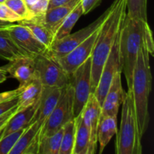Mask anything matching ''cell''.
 <instances>
[{
  "mask_svg": "<svg viewBox=\"0 0 154 154\" xmlns=\"http://www.w3.org/2000/svg\"><path fill=\"white\" fill-rule=\"evenodd\" d=\"M22 56H26L9 35L5 25L0 26V60L11 61Z\"/></svg>",
  "mask_w": 154,
  "mask_h": 154,
  "instance_id": "obj_23",
  "label": "cell"
},
{
  "mask_svg": "<svg viewBox=\"0 0 154 154\" xmlns=\"http://www.w3.org/2000/svg\"><path fill=\"white\" fill-rule=\"evenodd\" d=\"M82 15H84V12L81 0V2L75 6V8L68 14L62 25L58 29L56 34L54 35V41L58 40L70 34L73 27Z\"/></svg>",
  "mask_w": 154,
  "mask_h": 154,
  "instance_id": "obj_24",
  "label": "cell"
},
{
  "mask_svg": "<svg viewBox=\"0 0 154 154\" xmlns=\"http://www.w3.org/2000/svg\"><path fill=\"white\" fill-rule=\"evenodd\" d=\"M153 55L147 45L140 48L132 74V87L135 114L142 137L147 131L150 122L148 99L152 87V75L150 55Z\"/></svg>",
  "mask_w": 154,
  "mask_h": 154,
  "instance_id": "obj_3",
  "label": "cell"
},
{
  "mask_svg": "<svg viewBox=\"0 0 154 154\" xmlns=\"http://www.w3.org/2000/svg\"><path fill=\"white\" fill-rule=\"evenodd\" d=\"M5 0H0V3H4Z\"/></svg>",
  "mask_w": 154,
  "mask_h": 154,
  "instance_id": "obj_40",
  "label": "cell"
},
{
  "mask_svg": "<svg viewBox=\"0 0 154 154\" xmlns=\"http://www.w3.org/2000/svg\"><path fill=\"white\" fill-rule=\"evenodd\" d=\"M24 130L25 129H20L2 137L0 139V154H9Z\"/></svg>",
  "mask_w": 154,
  "mask_h": 154,
  "instance_id": "obj_28",
  "label": "cell"
},
{
  "mask_svg": "<svg viewBox=\"0 0 154 154\" xmlns=\"http://www.w3.org/2000/svg\"><path fill=\"white\" fill-rule=\"evenodd\" d=\"M42 89L43 86L38 77L21 87L20 93L17 96V111H21L37 102L40 99Z\"/></svg>",
  "mask_w": 154,
  "mask_h": 154,
  "instance_id": "obj_19",
  "label": "cell"
},
{
  "mask_svg": "<svg viewBox=\"0 0 154 154\" xmlns=\"http://www.w3.org/2000/svg\"><path fill=\"white\" fill-rule=\"evenodd\" d=\"M62 90L58 87H43L39 99L38 108L35 115V120H38L42 126L58 102Z\"/></svg>",
  "mask_w": 154,
  "mask_h": 154,
  "instance_id": "obj_17",
  "label": "cell"
},
{
  "mask_svg": "<svg viewBox=\"0 0 154 154\" xmlns=\"http://www.w3.org/2000/svg\"><path fill=\"white\" fill-rule=\"evenodd\" d=\"M73 100V88L69 83L63 88L58 102L41 128L40 140L44 137L49 136L57 132L75 118Z\"/></svg>",
  "mask_w": 154,
  "mask_h": 154,
  "instance_id": "obj_5",
  "label": "cell"
},
{
  "mask_svg": "<svg viewBox=\"0 0 154 154\" xmlns=\"http://www.w3.org/2000/svg\"><path fill=\"white\" fill-rule=\"evenodd\" d=\"M17 105V97L0 103V115Z\"/></svg>",
  "mask_w": 154,
  "mask_h": 154,
  "instance_id": "obj_35",
  "label": "cell"
},
{
  "mask_svg": "<svg viewBox=\"0 0 154 154\" xmlns=\"http://www.w3.org/2000/svg\"><path fill=\"white\" fill-rule=\"evenodd\" d=\"M99 29L100 27L81 45L74 48L64 57L57 60L68 75H72L87 59L91 57L95 44L97 40Z\"/></svg>",
  "mask_w": 154,
  "mask_h": 154,
  "instance_id": "obj_11",
  "label": "cell"
},
{
  "mask_svg": "<svg viewBox=\"0 0 154 154\" xmlns=\"http://www.w3.org/2000/svg\"><path fill=\"white\" fill-rule=\"evenodd\" d=\"M69 84L73 88L74 117H77L91 94V57L69 75Z\"/></svg>",
  "mask_w": 154,
  "mask_h": 154,
  "instance_id": "obj_8",
  "label": "cell"
},
{
  "mask_svg": "<svg viewBox=\"0 0 154 154\" xmlns=\"http://www.w3.org/2000/svg\"><path fill=\"white\" fill-rule=\"evenodd\" d=\"M126 16L147 21V0H126Z\"/></svg>",
  "mask_w": 154,
  "mask_h": 154,
  "instance_id": "obj_27",
  "label": "cell"
},
{
  "mask_svg": "<svg viewBox=\"0 0 154 154\" xmlns=\"http://www.w3.org/2000/svg\"><path fill=\"white\" fill-rule=\"evenodd\" d=\"M118 72H122V69L120 60V53H119L118 37H117L104 64L97 87L93 93L97 99L99 103L100 104V106L103 102L107 91L114 76Z\"/></svg>",
  "mask_w": 154,
  "mask_h": 154,
  "instance_id": "obj_10",
  "label": "cell"
},
{
  "mask_svg": "<svg viewBox=\"0 0 154 154\" xmlns=\"http://www.w3.org/2000/svg\"><path fill=\"white\" fill-rule=\"evenodd\" d=\"M38 105L39 100L21 111H17L5 126L3 136L15 131L26 129L33 123L35 121V115L38 111Z\"/></svg>",
  "mask_w": 154,
  "mask_h": 154,
  "instance_id": "obj_18",
  "label": "cell"
},
{
  "mask_svg": "<svg viewBox=\"0 0 154 154\" xmlns=\"http://www.w3.org/2000/svg\"><path fill=\"white\" fill-rule=\"evenodd\" d=\"M76 119L75 117L66 123L63 127L61 147L59 154H72L75 144Z\"/></svg>",
  "mask_w": 154,
  "mask_h": 154,
  "instance_id": "obj_26",
  "label": "cell"
},
{
  "mask_svg": "<svg viewBox=\"0 0 154 154\" xmlns=\"http://www.w3.org/2000/svg\"><path fill=\"white\" fill-rule=\"evenodd\" d=\"M119 53L128 89L132 87V74L140 48L147 45L153 54L154 42L148 21L129 17L126 15L118 36Z\"/></svg>",
  "mask_w": 154,
  "mask_h": 154,
  "instance_id": "obj_1",
  "label": "cell"
},
{
  "mask_svg": "<svg viewBox=\"0 0 154 154\" xmlns=\"http://www.w3.org/2000/svg\"><path fill=\"white\" fill-rule=\"evenodd\" d=\"M101 1L102 0H81L84 14H87V13L96 8L100 4Z\"/></svg>",
  "mask_w": 154,
  "mask_h": 154,
  "instance_id": "obj_32",
  "label": "cell"
},
{
  "mask_svg": "<svg viewBox=\"0 0 154 154\" xmlns=\"http://www.w3.org/2000/svg\"><path fill=\"white\" fill-rule=\"evenodd\" d=\"M5 28L14 43L26 56L34 57L45 54L48 48L39 42L28 28L20 23L5 25Z\"/></svg>",
  "mask_w": 154,
  "mask_h": 154,
  "instance_id": "obj_9",
  "label": "cell"
},
{
  "mask_svg": "<svg viewBox=\"0 0 154 154\" xmlns=\"http://www.w3.org/2000/svg\"><path fill=\"white\" fill-rule=\"evenodd\" d=\"M41 128L38 120L27 126L9 154H38Z\"/></svg>",
  "mask_w": 154,
  "mask_h": 154,
  "instance_id": "obj_15",
  "label": "cell"
},
{
  "mask_svg": "<svg viewBox=\"0 0 154 154\" xmlns=\"http://www.w3.org/2000/svg\"><path fill=\"white\" fill-rule=\"evenodd\" d=\"M11 78H15L19 82V87H22L37 78L34 59L32 57L22 56L9 61L5 66H2Z\"/></svg>",
  "mask_w": 154,
  "mask_h": 154,
  "instance_id": "obj_13",
  "label": "cell"
},
{
  "mask_svg": "<svg viewBox=\"0 0 154 154\" xmlns=\"http://www.w3.org/2000/svg\"><path fill=\"white\" fill-rule=\"evenodd\" d=\"M63 128L53 135L40 140L38 154H59L61 147Z\"/></svg>",
  "mask_w": 154,
  "mask_h": 154,
  "instance_id": "obj_25",
  "label": "cell"
},
{
  "mask_svg": "<svg viewBox=\"0 0 154 154\" xmlns=\"http://www.w3.org/2000/svg\"><path fill=\"white\" fill-rule=\"evenodd\" d=\"M20 90L21 87H18V88L15 89V90L0 93V103H2V102H5V101L10 100V99L17 97L18 95L20 93Z\"/></svg>",
  "mask_w": 154,
  "mask_h": 154,
  "instance_id": "obj_33",
  "label": "cell"
},
{
  "mask_svg": "<svg viewBox=\"0 0 154 154\" xmlns=\"http://www.w3.org/2000/svg\"><path fill=\"white\" fill-rule=\"evenodd\" d=\"M120 126L117 132L115 153L117 154H141L142 144L135 114L132 91L128 89L122 103Z\"/></svg>",
  "mask_w": 154,
  "mask_h": 154,
  "instance_id": "obj_4",
  "label": "cell"
},
{
  "mask_svg": "<svg viewBox=\"0 0 154 154\" xmlns=\"http://www.w3.org/2000/svg\"><path fill=\"white\" fill-rule=\"evenodd\" d=\"M17 105L14 107L13 108H11L9 111H6L5 113H4L2 115H0V129L4 127V126H5V125L7 124L9 120L14 115L15 113L17 112Z\"/></svg>",
  "mask_w": 154,
  "mask_h": 154,
  "instance_id": "obj_34",
  "label": "cell"
},
{
  "mask_svg": "<svg viewBox=\"0 0 154 154\" xmlns=\"http://www.w3.org/2000/svg\"><path fill=\"white\" fill-rule=\"evenodd\" d=\"M117 116H106L99 119L97 139L99 143V153L104 151L111 138L117 132Z\"/></svg>",
  "mask_w": 154,
  "mask_h": 154,
  "instance_id": "obj_20",
  "label": "cell"
},
{
  "mask_svg": "<svg viewBox=\"0 0 154 154\" xmlns=\"http://www.w3.org/2000/svg\"><path fill=\"white\" fill-rule=\"evenodd\" d=\"M17 23L28 28L33 35L46 46L48 49L54 42V34H52L36 17L21 20Z\"/></svg>",
  "mask_w": 154,
  "mask_h": 154,
  "instance_id": "obj_22",
  "label": "cell"
},
{
  "mask_svg": "<svg viewBox=\"0 0 154 154\" xmlns=\"http://www.w3.org/2000/svg\"><path fill=\"white\" fill-rule=\"evenodd\" d=\"M80 2L81 0H74L64 5L48 9L42 16L34 17H36L41 21L42 23L54 35L68 14Z\"/></svg>",
  "mask_w": 154,
  "mask_h": 154,
  "instance_id": "obj_16",
  "label": "cell"
},
{
  "mask_svg": "<svg viewBox=\"0 0 154 154\" xmlns=\"http://www.w3.org/2000/svg\"><path fill=\"white\" fill-rule=\"evenodd\" d=\"M0 20L14 23L21 20V18L12 11L5 3H0Z\"/></svg>",
  "mask_w": 154,
  "mask_h": 154,
  "instance_id": "obj_30",
  "label": "cell"
},
{
  "mask_svg": "<svg viewBox=\"0 0 154 154\" xmlns=\"http://www.w3.org/2000/svg\"><path fill=\"white\" fill-rule=\"evenodd\" d=\"M75 119L76 131L72 154H89L90 147V130L83 120L82 114L78 115Z\"/></svg>",
  "mask_w": 154,
  "mask_h": 154,
  "instance_id": "obj_21",
  "label": "cell"
},
{
  "mask_svg": "<svg viewBox=\"0 0 154 154\" xmlns=\"http://www.w3.org/2000/svg\"><path fill=\"white\" fill-rule=\"evenodd\" d=\"M100 112V104L94 94L91 93L84 110L81 112L83 120L90 130V147L89 154H94L97 149V132Z\"/></svg>",
  "mask_w": 154,
  "mask_h": 154,
  "instance_id": "obj_14",
  "label": "cell"
},
{
  "mask_svg": "<svg viewBox=\"0 0 154 154\" xmlns=\"http://www.w3.org/2000/svg\"><path fill=\"white\" fill-rule=\"evenodd\" d=\"M23 1H24V2H25L26 4V5L28 6L29 8L30 6L34 4V3L35 2L37 1V0H23Z\"/></svg>",
  "mask_w": 154,
  "mask_h": 154,
  "instance_id": "obj_38",
  "label": "cell"
},
{
  "mask_svg": "<svg viewBox=\"0 0 154 154\" xmlns=\"http://www.w3.org/2000/svg\"><path fill=\"white\" fill-rule=\"evenodd\" d=\"M4 128H5V126L3 128H2L1 129H0V139H1L2 137L3 136V132H4Z\"/></svg>",
  "mask_w": 154,
  "mask_h": 154,
  "instance_id": "obj_39",
  "label": "cell"
},
{
  "mask_svg": "<svg viewBox=\"0 0 154 154\" xmlns=\"http://www.w3.org/2000/svg\"><path fill=\"white\" fill-rule=\"evenodd\" d=\"M4 3L12 11L17 14L21 20L32 17L29 8L23 0H5Z\"/></svg>",
  "mask_w": 154,
  "mask_h": 154,
  "instance_id": "obj_29",
  "label": "cell"
},
{
  "mask_svg": "<svg viewBox=\"0 0 154 154\" xmlns=\"http://www.w3.org/2000/svg\"><path fill=\"white\" fill-rule=\"evenodd\" d=\"M8 73L6 71L2 68H0V84H2L3 82L8 79Z\"/></svg>",
  "mask_w": 154,
  "mask_h": 154,
  "instance_id": "obj_37",
  "label": "cell"
},
{
  "mask_svg": "<svg viewBox=\"0 0 154 154\" xmlns=\"http://www.w3.org/2000/svg\"><path fill=\"white\" fill-rule=\"evenodd\" d=\"M46 52L33 57L38 78L43 87L63 89L69 83V75Z\"/></svg>",
  "mask_w": 154,
  "mask_h": 154,
  "instance_id": "obj_7",
  "label": "cell"
},
{
  "mask_svg": "<svg viewBox=\"0 0 154 154\" xmlns=\"http://www.w3.org/2000/svg\"><path fill=\"white\" fill-rule=\"evenodd\" d=\"M50 0H37L29 8L32 17L43 15L48 10ZM31 17V18H32Z\"/></svg>",
  "mask_w": 154,
  "mask_h": 154,
  "instance_id": "obj_31",
  "label": "cell"
},
{
  "mask_svg": "<svg viewBox=\"0 0 154 154\" xmlns=\"http://www.w3.org/2000/svg\"><path fill=\"white\" fill-rule=\"evenodd\" d=\"M126 15V0H114L99 29L91 56V93H94L104 64L118 37Z\"/></svg>",
  "mask_w": 154,
  "mask_h": 154,
  "instance_id": "obj_2",
  "label": "cell"
},
{
  "mask_svg": "<svg viewBox=\"0 0 154 154\" xmlns=\"http://www.w3.org/2000/svg\"><path fill=\"white\" fill-rule=\"evenodd\" d=\"M109 11L110 7L99 17L89 24L87 26L78 30L76 32L70 33L62 38L54 41L47 51V54L55 60L64 57L74 48L84 42L101 26Z\"/></svg>",
  "mask_w": 154,
  "mask_h": 154,
  "instance_id": "obj_6",
  "label": "cell"
},
{
  "mask_svg": "<svg viewBox=\"0 0 154 154\" xmlns=\"http://www.w3.org/2000/svg\"><path fill=\"white\" fill-rule=\"evenodd\" d=\"M121 74L122 72H118L116 74L107 91L103 102L101 105L99 119L106 116L117 117L119 108L126 96V93L122 86Z\"/></svg>",
  "mask_w": 154,
  "mask_h": 154,
  "instance_id": "obj_12",
  "label": "cell"
},
{
  "mask_svg": "<svg viewBox=\"0 0 154 154\" xmlns=\"http://www.w3.org/2000/svg\"><path fill=\"white\" fill-rule=\"evenodd\" d=\"M74 0H50L49 5H48V9L58 7V6L64 5L68 4Z\"/></svg>",
  "mask_w": 154,
  "mask_h": 154,
  "instance_id": "obj_36",
  "label": "cell"
}]
</instances>
